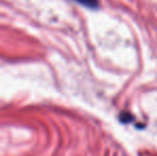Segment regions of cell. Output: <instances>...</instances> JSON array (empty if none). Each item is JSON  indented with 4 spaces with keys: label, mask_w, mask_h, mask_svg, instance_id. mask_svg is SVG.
Segmentation results:
<instances>
[{
    "label": "cell",
    "mask_w": 157,
    "mask_h": 156,
    "mask_svg": "<svg viewBox=\"0 0 157 156\" xmlns=\"http://www.w3.org/2000/svg\"><path fill=\"white\" fill-rule=\"evenodd\" d=\"M75 1L90 9H96L98 6V0H75Z\"/></svg>",
    "instance_id": "1"
}]
</instances>
